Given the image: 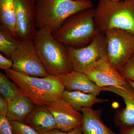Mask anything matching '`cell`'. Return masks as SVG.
Masks as SVG:
<instances>
[{"label": "cell", "instance_id": "6da1fadb", "mask_svg": "<svg viewBox=\"0 0 134 134\" xmlns=\"http://www.w3.org/2000/svg\"><path fill=\"white\" fill-rule=\"evenodd\" d=\"M5 72L20 92L37 106L48 105L62 97L65 90L58 76L50 75L43 77L31 76L12 69Z\"/></svg>", "mask_w": 134, "mask_h": 134}, {"label": "cell", "instance_id": "7a4b0ae2", "mask_svg": "<svg viewBox=\"0 0 134 134\" xmlns=\"http://www.w3.org/2000/svg\"><path fill=\"white\" fill-rule=\"evenodd\" d=\"M32 40L38 55L48 75L58 76L74 70L66 46L56 41L49 29H38Z\"/></svg>", "mask_w": 134, "mask_h": 134}, {"label": "cell", "instance_id": "3957f363", "mask_svg": "<svg viewBox=\"0 0 134 134\" xmlns=\"http://www.w3.org/2000/svg\"><path fill=\"white\" fill-rule=\"evenodd\" d=\"M95 8L81 10L69 17L53 33L56 41L66 46H85L100 33L95 23Z\"/></svg>", "mask_w": 134, "mask_h": 134}, {"label": "cell", "instance_id": "277c9868", "mask_svg": "<svg viewBox=\"0 0 134 134\" xmlns=\"http://www.w3.org/2000/svg\"><path fill=\"white\" fill-rule=\"evenodd\" d=\"M91 0H39L36 3V27L53 32L65 20L81 10L93 8Z\"/></svg>", "mask_w": 134, "mask_h": 134}, {"label": "cell", "instance_id": "5b68a950", "mask_svg": "<svg viewBox=\"0 0 134 134\" xmlns=\"http://www.w3.org/2000/svg\"><path fill=\"white\" fill-rule=\"evenodd\" d=\"M94 19L100 33L119 29L134 35V0L98 2Z\"/></svg>", "mask_w": 134, "mask_h": 134}, {"label": "cell", "instance_id": "8992f818", "mask_svg": "<svg viewBox=\"0 0 134 134\" xmlns=\"http://www.w3.org/2000/svg\"><path fill=\"white\" fill-rule=\"evenodd\" d=\"M107 43V55L118 71L134 55V35L119 29L107 31L104 34Z\"/></svg>", "mask_w": 134, "mask_h": 134}, {"label": "cell", "instance_id": "52a82bcc", "mask_svg": "<svg viewBox=\"0 0 134 134\" xmlns=\"http://www.w3.org/2000/svg\"><path fill=\"white\" fill-rule=\"evenodd\" d=\"M74 70L84 73L91 65L107 55L105 34L99 33L88 45L81 47L66 46Z\"/></svg>", "mask_w": 134, "mask_h": 134}, {"label": "cell", "instance_id": "ba28073f", "mask_svg": "<svg viewBox=\"0 0 134 134\" xmlns=\"http://www.w3.org/2000/svg\"><path fill=\"white\" fill-rule=\"evenodd\" d=\"M10 59L13 63L11 69L17 72L37 77L49 75L38 55L32 40H21Z\"/></svg>", "mask_w": 134, "mask_h": 134}, {"label": "cell", "instance_id": "9c48e42d", "mask_svg": "<svg viewBox=\"0 0 134 134\" xmlns=\"http://www.w3.org/2000/svg\"><path fill=\"white\" fill-rule=\"evenodd\" d=\"M36 0H14L16 31L21 40H33L37 30Z\"/></svg>", "mask_w": 134, "mask_h": 134}, {"label": "cell", "instance_id": "30bf717a", "mask_svg": "<svg viewBox=\"0 0 134 134\" xmlns=\"http://www.w3.org/2000/svg\"><path fill=\"white\" fill-rule=\"evenodd\" d=\"M83 73L101 88L121 86L127 83L126 80L111 64L107 55L91 65Z\"/></svg>", "mask_w": 134, "mask_h": 134}, {"label": "cell", "instance_id": "8fae6325", "mask_svg": "<svg viewBox=\"0 0 134 134\" xmlns=\"http://www.w3.org/2000/svg\"><path fill=\"white\" fill-rule=\"evenodd\" d=\"M46 107L55 118L60 130L68 132L81 126L82 114L75 110L62 97Z\"/></svg>", "mask_w": 134, "mask_h": 134}, {"label": "cell", "instance_id": "7c38bea8", "mask_svg": "<svg viewBox=\"0 0 134 134\" xmlns=\"http://www.w3.org/2000/svg\"><path fill=\"white\" fill-rule=\"evenodd\" d=\"M102 91L111 92L122 98L126 104L124 110L115 116V122L120 129H129L134 127V90L127 82L121 86L102 87Z\"/></svg>", "mask_w": 134, "mask_h": 134}, {"label": "cell", "instance_id": "4fadbf2b", "mask_svg": "<svg viewBox=\"0 0 134 134\" xmlns=\"http://www.w3.org/2000/svg\"><path fill=\"white\" fill-rule=\"evenodd\" d=\"M58 77L65 90L82 92L96 96L102 91L101 87L98 86L82 72L74 70Z\"/></svg>", "mask_w": 134, "mask_h": 134}, {"label": "cell", "instance_id": "5bb4252c", "mask_svg": "<svg viewBox=\"0 0 134 134\" xmlns=\"http://www.w3.org/2000/svg\"><path fill=\"white\" fill-rule=\"evenodd\" d=\"M24 123L41 134L58 129L55 118L46 106H37L26 117Z\"/></svg>", "mask_w": 134, "mask_h": 134}, {"label": "cell", "instance_id": "9a60e30c", "mask_svg": "<svg viewBox=\"0 0 134 134\" xmlns=\"http://www.w3.org/2000/svg\"><path fill=\"white\" fill-rule=\"evenodd\" d=\"M81 111L83 115L81 127L83 134H120L113 132L101 120V110L83 108Z\"/></svg>", "mask_w": 134, "mask_h": 134}, {"label": "cell", "instance_id": "2e32d148", "mask_svg": "<svg viewBox=\"0 0 134 134\" xmlns=\"http://www.w3.org/2000/svg\"><path fill=\"white\" fill-rule=\"evenodd\" d=\"M37 106L30 99L21 93L8 102L7 117L10 121L24 122L26 117Z\"/></svg>", "mask_w": 134, "mask_h": 134}, {"label": "cell", "instance_id": "e0dca14e", "mask_svg": "<svg viewBox=\"0 0 134 134\" xmlns=\"http://www.w3.org/2000/svg\"><path fill=\"white\" fill-rule=\"evenodd\" d=\"M62 97L78 111H81L82 108H92L95 104L108 100L98 98L95 95L82 92L69 91L65 90L63 93Z\"/></svg>", "mask_w": 134, "mask_h": 134}, {"label": "cell", "instance_id": "ac0fdd59", "mask_svg": "<svg viewBox=\"0 0 134 134\" xmlns=\"http://www.w3.org/2000/svg\"><path fill=\"white\" fill-rule=\"evenodd\" d=\"M0 21L1 25L7 27L18 37L16 31L14 0H0Z\"/></svg>", "mask_w": 134, "mask_h": 134}, {"label": "cell", "instance_id": "d6986e66", "mask_svg": "<svg viewBox=\"0 0 134 134\" xmlns=\"http://www.w3.org/2000/svg\"><path fill=\"white\" fill-rule=\"evenodd\" d=\"M21 40L7 27L0 25V51L10 59L19 46Z\"/></svg>", "mask_w": 134, "mask_h": 134}, {"label": "cell", "instance_id": "ffe728a7", "mask_svg": "<svg viewBox=\"0 0 134 134\" xmlns=\"http://www.w3.org/2000/svg\"><path fill=\"white\" fill-rule=\"evenodd\" d=\"M7 75L0 73V93L8 102L21 93L16 85L10 81Z\"/></svg>", "mask_w": 134, "mask_h": 134}, {"label": "cell", "instance_id": "44dd1931", "mask_svg": "<svg viewBox=\"0 0 134 134\" xmlns=\"http://www.w3.org/2000/svg\"><path fill=\"white\" fill-rule=\"evenodd\" d=\"M14 134H41L32 127L24 122L10 121Z\"/></svg>", "mask_w": 134, "mask_h": 134}, {"label": "cell", "instance_id": "7402d4cb", "mask_svg": "<svg viewBox=\"0 0 134 134\" xmlns=\"http://www.w3.org/2000/svg\"><path fill=\"white\" fill-rule=\"evenodd\" d=\"M119 72L125 79L134 81V55Z\"/></svg>", "mask_w": 134, "mask_h": 134}, {"label": "cell", "instance_id": "603a6c76", "mask_svg": "<svg viewBox=\"0 0 134 134\" xmlns=\"http://www.w3.org/2000/svg\"><path fill=\"white\" fill-rule=\"evenodd\" d=\"M0 134H14L10 121L4 115H0Z\"/></svg>", "mask_w": 134, "mask_h": 134}, {"label": "cell", "instance_id": "cb8c5ba5", "mask_svg": "<svg viewBox=\"0 0 134 134\" xmlns=\"http://www.w3.org/2000/svg\"><path fill=\"white\" fill-rule=\"evenodd\" d=\"M13 65V63L12 60L4 56L2 53L0 54V68L1 69L5 70V71L11 69Z\"/></svg>", "mask_w": 134, "mask_h": 134}, {"label": "cell", "instance_id": "d4e9b609", "mask_svg": "<svg viewBox=\"0 0 134 134\" xmlns=\"http://www.w3.org/2000/svg\"><path fill=\"white\" fill-rule=\"evenodd\" d=\"M8 108V102L2 96H0V115L7 116Z\"/></svg>", "mask_w": 134, "mask_h": 134}, {"label": "cell", "instance_id": "484cf974", "mask_svg": "<svg viewBox=\"0 0 134 134\" xmlns=\"http://www.w3.org/2000/svg\"><path fill=\"white\" fill-rule=\"evenodd\" d=\"M67 134H83L81 126L70 130L67 132Z\"/></svg>", "mask_w": 134, "mask_h": 134}, {"label": "cell", "instance_id": "4316f807", "mask_svg": "<svg viewBox=\"0 0 134 134\" xmlns=\"http://www.w3.org/2000/svg\"><path fill=\"white\" fill-rule=\"evenodd\" d=\"M120 134H134V127L129 129H120Z\"/></svg>", "mask_w": 134, "mask_h": 134}, {"label": "cell", "instance_id": "83f0119b", "mask_svg": "<svg viewBox=\"0 0 134 134\" xmlns=\"http://www.w3.org/2000/svg\"><path fill=\"white\" fill-rule=\"evenodd\" d=\"M67 132H63L58 129H56L46 132L43 134H67Z\"/></svg>", "mask_w": 134, "mask_h": 134}, {"label": "cell", "instance_id": "f1b7e54d", "mask_svg": "<svg viewBox=\"0 0 134 134\" xmlns=\"http://www.w3.org/2000/svg\"><path fill=\"white\" fill-rule=\"evenodd\" d=\"M126 80L127 82L132 86V88H133V89L134 90V81H132V80H128V79H126Z\"/></svg>", "mask_w": 134, "mask_h": 134}, {"label": "cell", "instance_id": "f546056e", "mask_svg": "<svg viewBox=\"0 0 134 134\" xmlns=\"http://www.w3.org/2000/svg\"><path fill=\"white\" fill-rule=\"evenodd\" d=\"M96 1H97L99 2L100 1H113V2H119L121 1H125V0H96Z\"/></svg>", "mask_w": 134, "mask_h": 134}, {"label": "cell", "instance_id": "4dcf8cb0", "mask_svg": "<svg viewBox=\"0 0 134 134\" xmlns=\"http://www.w3.org/2000/svg\"><path fill=\"white\" fill-rule=\"evenodd\" d=\"M36 1H39V0H36Z\"/></svg>", "mask_w": 134, "mask_h": 134}]
</instances>
